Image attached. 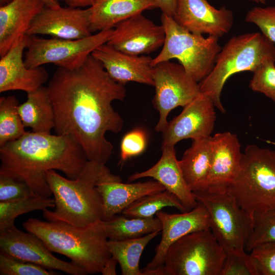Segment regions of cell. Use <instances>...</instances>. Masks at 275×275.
<instances>
[{
  "mask_svg": "<svg viewBox=\"0 0 275 275\" xmlns=\"http://www.w3.org/2000/svg\"><path fill=\"white\" fill-rule=\"evenodd\" d=\"M47 88L56 134L71 136L81 146L88 160L105 164L113 149L105 134L118 133L123 126L112 102L124 100V85L114 80L91 54L77 69L58 67Z\"/></svg>",
  "mask_w": 275,
  "mask_h": 275,
  "instance_id": "6da1fadb",
  "label": "cell"
},
{
  "mask_svg": "<svg viewBox=\"0 0 275 275\" xmlns=\"http://www.w3.org/2000/svg\"><path fill=\"white\" fill-rule=\"evenodd\" d=\"M0 159L1 170L20 177L34 195L43 197L52 195L47 171L58 170L74 179L88 160L81 146L71 136L33 131L1 147Z\"/></svg>",
  "mask_w": 275,
  "mask_h": 275,
  "instance_id": "7a4b0ae2",
  "label": "cell"
},
{
  "mask_svg": "<svg viewBox=\"0 0 275 275\" xmlns=\"http://www.w3.org/2000/svg\"><path fill=\"white\" fill-rule=\"evenodd\" d=\"M22 226L41 239L51 252L69 258L87 274L101 273L112 256L102 220L78 227L63 222L30 218Z\"/></svg>",
  "mask_w": 275,
  "mask_h": 275,
  "instance_id": "3957f363",
  "label": "cell"
},
{
  "mask_svg": "<svg viewBox=\"0 0 275 275\" xmlns=\"http://www.w3.org/2000/svg\"><path fill=\"white\" fill-rule=\"evenodd\" d=\"M103 165L88 160L74 179L63 177L56 170L47 171L45 176L55 207L53 210H43L44 217L78 227L102 220V201L96 186Z\"/></svg>",
  "mask_w": 275,
  "mask_h": 275,
  "instance_id": "277c9868",
  "label": "cell"
},
{
  "mask_svg": "<svg viewBox=\"0 0 275 275\" xmlns=\"http://www.w3.org/2000/svg\"><path fill=\"white\" fill-rule=\"evenodd\" d=\"M227 191L254 219L275 212V150L248 145Z\"/></svg>",
  "mask_w": 275,
  "mask_h": 275,
  "instance_id": "5b68a950",
  "label": "cell"
},
{
  "mask_svg": "<svg viewBox=\"0 0 275 275\" xmlns=\"http://www.w3.org/2000/svg\"><path fill=\"white\" fill-rule=\"evenodd\" d=\"M269 62H275V45L263 34L254 32L233 36L221 48L212 71L200 81V92L225 113L221 95L227 80L238 72H254Z\"/></svg>",
  "mask_w": 275,
  "mask_h": 275,
  "instance_id": "8992f818",
  "label": "cell"
},
{
  "mask_svg": "<svg viewBox=\"0 0 275 275\" xmlns=\"http://www.w3.org/2000/svg\"><path fill=\"white\" fill-rule=\"evenodd\" d=\"M161 24L165 40L152 65L177 59L186 72L197 82L202 81L212 71L221 50L218 38L192 33L179 25L173 17L162 13Z\"/></svg>",
  "mask_w": 275,
  "mask_h": 275,
  "instance_id": "52a82bcc",
  "label": "cell"
},
{
  "mask_svg": "<svg viewBox=\"0 0 275 275\" xmlns=\"http://www.w3.org/2000/svg\"><path fill=\"white\" fill-rule=\"evenodd\" d=\"M226 257L210 229L199 230L169 247L154 275H220Z\"/></svg>",
  "mask_w": 275,
  "mask_h": 275,
  "instance_id": "ba28073f",
  "label": "cell"
},
{
  "mask_svg": "<svg viewBox=\"0 0 275 275\" xmlns=\"http://www.w3.org/2000/svg\"><path fill=\"white\" fill-rule=\"evenodd\" d=\"M206 208L209 229L226 253L245 249L253 232L255 219L227 191L193 193Z\"/></svg>",
  "mask_w": 275,
  "mask_h": 275,
  "instance_id": "9c48e42d",
  "label": "cell"
},
{
  "mask_svg": "<svg viewBox=\"0 0 275 275\" xmlns=\"http://www.w3.org/2000/svg\"><path fill=\"white\" fill-rule=\"evenodd\" d=\"M113 29L98 32L81 39L67 40L53 38L44 39L28 36L24 63L28 68L46 64L73 70L80 67L93 51L106 43Z\"/></svg>",
  "mask_w": 275,
  "mask_h": 275,
  "instance_id": "30bf717a",
  "label": "cell"
},
{
  "mask_svg": "<svg viewBox=\"0 0 275 275\" xmlns=\"http://www.w3.org/2000/svg\"><path fill=\"white\" fill-rule=\"evenodd\" d=\"M152 77L155 89L153 104L159 114L155 130L162 132L171 111L178 106L184 107L200 93L199 84L181 64L170 61L153 66Z\"/></svg>",
  "mask_w": 275,
  "mask_h": 275,
  "instance_id": "8fae6325",
  "label": "cell"
},
{
  "mask_svg": "<svg viewBox=\"0 0 275 275\" xmlns=\"http://www.w3.org/2000/svg\"><path fill=\"white\" fill-rule=\"evenodd\" d=\"M0 252L50 270H58L71 275L86 272L73 263L56 257L36 235L24 232L16 226L0 233Z\"/></svg>",
  "mask_w": 275,
  "mask_h": 275,
  "instance_id": "7c38bea8",
  "label": "cell"
},
{
  "mask_svg": "<svg viewBox=\"0 0 275 275\" xmlns=\"http://www.w3.org/2000/svg\"><path fill=\"white\" fill-rule=\"evenodd\" d=\"M214 107L211 99L200 92L183 107L178 116L168 122L162 132L161 149L175 146L184 139L196 140L211 136L216 119Z\"/></svg>",
  "mask_w": 275,
  "mask_h": 275,
  "instance_id": "4fadbf2b",
  "label": "cell"
},
{
  "mask_svg": "<svg viewBox=\"0 0 275 275\" xmlns=\"http://www.w3.org/2000/svg\"><path fill=\"white\" fill-rule=\"evenodd\" d=\"M46 35L67 40L81 39L92 35L89 9L45 6L32 22L26 35Z\"/></svg>",
  "mask_w": 275,
  "mask_h": 275,
  "instance_id": "5bb4252c",
  "label": "cell"
},
{
  "mask_svg": "<svg viewBox=\"0 0 275 275\" xmlns=\"http://www.w3.org/2000/svg\"><path fill=\"white\" fill-rule=\"evenodd\" d=\"M165 37L162 24H155L140 13L116 25L106 43L124 52L140 56L162 46Z\"/></svg>",
  "mask_w": 275,
  "mask_h": 275,
  "instance_id": "9a60e30c",
  "label": "cell"
},
{
  "mask_svg": "<svg viewBox=\"0 0 275 275\" xmlns=\"http://www.w3.org/2000/svg\"><path fill=\"white\" fill-rule=\"evenodd\" d=\"M155 215L161 223V238L153 259L142 269L143 275L155 274L162 266L168 249L177 240L195 231L209 229L208 212L199 202L194 208L181 213L160 210Z\"/></svg>",
  "mask_w": 275,
  "mask_h": 275,
  "instance_id": "2e32d148",
  "label": "cell"
},
{
  "mask_svg": "<svg viewBox=\"0 0 275 275\" xmlns=\"http://www.w3.org/2000/svg\"><path fill=\"white\" fill-rule=\"evenodd\" d=\"M173 18L192 33L218 38L229 32L234 20L231 10L225 7L216 9L206 0H177Z\"/></svg>",
  "mask_w": 275,
  "mask_h": 275,
  "instance_id": "e0dca14e",
  "label": "cell"
},
{
  "mask_svg": "<svg viewBox=\"0 0 275 275\" xmlns=\"http://www.w3.org/2000/svg\"><path fill=\"white\" fill-rule=\"evenodd\" d=\"M102 201V221L109 220L138 199L149 194L166 190L156 180L124 183L122 179L112 174L103 165L96 186Z\"/></svg>",
  "mask_w": 275,
  "mask_h": 275,
  "instance_id": "ac0fdd59",
  "label": "cell"
},
{
  "mask_svg": "<svg viewBox=\"0 0 275 275\" xmlns=\"http://www.w3.org/2000/svg\"><path fill=\"white\" fill-rule=\"evenodd\" d=\"M212 160L206 188L210 193L226 191L236 177L242 152L236 134L227 131L211 136Z\"/></svg>",
  "mask_w": 275,
  "mask_h": 275,
  "instance_id": "d6986e66",
  "label": "cell"
},
{
  "mask_svg": "<svg viewBox=\"0 0 275 275\" xmlns=\"http://www.w3.org/2000/svg\"><path fill=\"white\" fill-rule=\"evenodd\" d=\"M91 55L103 65L109 76L123 85L133 81L154 86L152 58L144 55H133L103 44Z\"/></svg>",
  "mask_w": 275,
  "mask_h": 275,
  "instance_id": "ffe728a7",
  "label": "cell"
},
{
  "mask_svg": "<svg viewBox=\"0 0 275 275\" xmlns=\"http://www.w3.org/2000/svg\"><path fill=\"white\" fill-rule=\"evenodd\" d=\"M29 36H24L0 60V92L21 90L26 93L36 90L48 78L47 71L42 66L27 67L22 59L26 49Z\"/></svg>",
  "mask_w": 275,
  "mask_h": 275,
  "instance_id": "44dd1931",
  "label": "cell"
},
{
  "mask_svg": "<svg viewBox=\"0 0 275 275\" xmlns=\"http://www.w3.org/2000/svg\"><path fill=\"white\" fill-rule=\"evenodd\" d=\"M161 151L160 159L154 166L146 171L130 175L128 181L152 178L174 195L187 211H189L197 206L198 202L185 181L176 158L175 146H167L161 148Z\"/></svg>",
  "mask_w": 275,
  "mask_h": 275,
  "instance_id": "7402d4cb",
  "label": "cell"
},
{
  "mask_svg": "<svg viewBox=\"0 0 275 275\" xmlns=\"http://www.w3.org/2000/svg\"><path fill=\"white\" fill-rule=\"evenodd\" d=\"M42 0H14L0 7V56L24 36L36 15L44 8Z\"/></svg>",
  "mask_w": 275,
  "mask_h": 275,
  "instance_id": "603a6c76",
  "label": "cell"
},
{
  "mask_svg": "<svg viewBox=\"0 0 275 275\" xmlns=\"http://www.w3.org/2000/svg\"><path fill=\"white\" fill-rule=\"evenodd\" d=\"M155 8L154 0H94L88 8L92 32L113 29L129 17Z\"/></svg>",
  "mask_w": 275,
  "mask_h": 275,
  "instance_id": "cb8c5ba5",
  "label": "cell"
},
{
  "mask_svg": "<svg viewBox=\"0 0 275 275\" xmlns=\"http://www.w3.org/2000/svg\"><path fill=\"white\" fill-rule=\"evenodd\" d=\"M212 160L211 136L193 140L178 160L185 181L193 192L204 191Z\"/></svg>",
  "mask_w": 275,
  "mask_h": 275,
  "instance_id": "d4e9b609",
  "label": "cell"
},
{
  "mask_svg": "<svg viewBox=\"0 0 275 275\" xmlns=\"http://www.w3.org/2000/svg\"><path fill=\"white\" fill-rule=\"evenodd\" d=\"M18 111L25 128L44 133H50L54 129V112L47 87L42 86L28 93L27 99L19 104Z\"/></svg>",
  "mask_w": 275,
  "mask_h": 275,
  "instance_id": "484cf974",
  "label": "cell"
},
{
  "mask_svg": "<svg viewBox=\"0 0 275 275\" xmlns=\"http://www.w3.org/2000/svg\"><path fill=\"white\" fill-rule=\"evenodd\" d=\"M160 231H156L140 237L123 240H108V245L111 255L118 261L122 275H143L139 267L142 253Z\"/></svg>",
  "mask_w": 275,
  "mask_h": 275,
  "instance_id": "4316f807",
  "label": "cell"
},
{
  "mask_svg": "<svg viewBox=\"0 0 275 275\" xmlns=\"http://www.w3.org/2000/svg\"><path fill=\"white\" fill-rule=\"evenodd\" d=\"M108 240H123L142 237L153 232L161 231L158 218L130 217L123 214L103 221Z\"/></svg>",
  "mask_w": 275,
  "mask_h": 275,
  "instance_id": "83f0119b",
  "label": "cell"
},
{
  "mask_svg": "<svg viewBox=\"0 0 275 275\" xmlns=\"http://www.w3.org/2000/svg\"><path fill=\"white\" fill-rule=\"evenodd\" d=\"M53 199L34 195L13 200L0 202V233L14 227L18 216L34 210L54 208Z\"/></svg>",
  "mask_w": 275,
  "mask_h": 275,
  "instance_id": "f1b7e54d",
  "label": "cell"
},
{
  "mask_svg": "<svg viewBox=\"0 0 275 275\" xmlns=\"http://www.w3.org/2000/svg\"><path fill=\"white\" fill-rule=\"evenodd\" d=\"M175 207L187 211L179 199L167 190L143 196L132 202L122 211L130 217L151 218L164 207Z\"/></svg>",
  "mask_w": 275,
  "mask_h": 275,
  "instance_id": "f546056e",
  "label": "cell"
},
{
  "mask_svg": "<svg viewBox=\"0 0 275 275\" xmlns=\"http://www.w3.org/2000/svg\"><path fill=\"white\" fill-rule=\"evenodd\" d=\"M19 105L14 95L0 98V147L26 132L19 113Z\"/></svg>",
  "mask_w": 275,
  "mask_h": 275,
  "instance_id": "4dcf8cb0",
  "label": "cell"
},
{
  "mask_svg": "<svg viewBox=\"0 0 275 275\" xmlns=\"http://www.w3.org/2000/svg\"><path fill=\"white\" fill-rule=\"evenodd\" d=\"M220 275H259L256 262L245 250L226 253Z\"/></svg>",
  "mask_w": 275,
  "mask_h": 275,
  "instance_id": "1f68e13d",
  "label": "cell"
},
{
  "mask_svg": "<svg viewBox=\"0 0 275 275\" xmlns=\"http://www.w3.org/2000/svg\"><path fill=\"white\" fill-rule=\"evenodd\" d=\"M1 275H56L50 270L0 252Z\"/></svg>",
  "mask_w": 275,
  "mask_h": 275,
  "instance_id": "d6a6232c",
  "label": "cell"
},
{
  "mask_svg": "<svg viewBox=\"0 0 275 275\" xmlns=\"http://www.w3.org/2000/svg\"><path fill=\"white\" fill-rule=\"evenodd\" d=\"M33 195L24 179L11 172L0 170V202Z\"/></svg>",
  "mask_w": 275,
  "mask_h": 275,
  "instance_id": "836d02e7",
  "label": "cell"
},
{
  "mask_svg": "<svg viewBox=\"0 0 275 275\" xmlns=\"http://www.w3.org/2000/svg\"><path fill=\"white\" fill-rule=\"evenodd\" d=\"M275 62L266 63L254 72L250 84V88L261 93L275 102Z\"/></svg>",
  "mask_w": 275,
  "mask_h": 275,
  "instance_id": "e575fe53",
  "label": "cell"
},
{
  "mask_svg": "<svg viewBox=\"0 0 275 275\" xmlns=\"http://www.w3.org/2000/svg\"><path fill=\"white\" fill-rule=\"evenodd\" d=\"M245 21L257 25L275 45V6L254 7L248 11Z\"/></svg>",
  "mask_w": 275,
  "mask_h": 275,
  "instance_id": "d590c367",
  "label": "cell"
},
{
  "mask_svg": "<svg viewBox=\"0 0 275 275\" xmlns=\"http://www.w3.org/2000/svg\"><path fill=\"white\" fill-rule=\"evenodd\" d=\"M253 232L245 247L250 252L256 245L266 242H275V212L255 218Z\"/></svg>",
  "mask_w": 275,
  "mask_h": 275,
  "instance_id": "8d00e7d4",
  "label": "cell"
},
{
  "mask_svg": "<svg viewBox=\"0 0 275 275\" xmlns=\"http://www.w3.org/2000/svg\"><path fill=\"white\" fill-rule=\"evenodd\" d=\"M259 275H275V242H266L254 246L250 252Z\"/></svg>",
  "mask_w": 275,
  "mask_h": 275,
  "instance_id": "74e56055",
  "label": "cell"
},
{
  "mask_svg": "<svg viewBox=\"0 0 275 275\" xmlns=\"http://www.w3.org/2000/svg\"><path fill=\"white\" fill-rule=\"evenodd\" d=\"M147 146V137L141 129H135L127 133L120 144V158L122 161L142 153Z\"/></svg>",
  "mask_w": 275,
  "mask_h": 275,
  "instance_id": "f35d334b",
  "label": "cell"
},
{
  "mask_svg": "<svg viewBox=\"0 0 275 275\" xmlns=\"http://www.w3.org/2000/svg\"><path fill=\"white\" fill-rule=\"evenodd\" d=\"M163 14L168 16H174L177 7V0H154Z\"/></svg>",
  "mask_w": 275,
  "mask_h": 275,
  "instance_id": "ab89813d",
  "label": "cell"
},
{
  "mask_svg": "<svg viewBox=\"0 0 275 275\" xmlns=\"http://www.w3.org/2000/svg\"><path fill=\"white\" fill-rule=\"evenodd\" d=\"M117 260L112 256L106 261L101 272L102 275H116Z\"/></svg>",
  "mask_w": 275,
  "mask_h": 275,
  "instance_id": "60d3db41",
  "label": "cell"
},
{
  "mask_svg": "<svg viewBox=\"0 0 275 275\" xmlns=\"http://www.w3.org/2000/svg\"><path fill=\"white\" fill-rule=\"evenodd\" d=\"M94 0H63L70 7L81 8L91 6Z\"/></svg>",
  "mask_w": 275,
  "mask_h": 275,
  "instance_id": "b9f144b4",
  "label": "cell"
},
{
  "mask_svg": "<svg viewBox=\"0 0 275 275\" xmlns=\"http://www.w3.org/2000/svg\"><path fill=\"white\" fill-rule=\"evenodd\" d=\"M45 4V6L55 8L60 6V1L63 0H42Z\"/></svg>",
  "mask_w": 275,
  "mask_h": 275,
  "instance_id": "7bdbcfd3",
  "label": "cell"
},
{
  "mask_svg": "<svg viewBox=\"0 0 275 275\" xmlns=\"http://www.w3.org/2000/svg\"><path fill=\"white\" fill-rule=\"evenodd\" d=\"M14 0H0V7L6 5Z\"/></svg>",
  "mask_w": 275,
  "mask_h": 275,
  "instance_id": "ee69618b",
  "label": "cell"
},
{
  "mask_svg": "<svg viewBox=\"0 0 275 275\" xmlns=\"http://www.w3.org/2000/svg\"><path fill=\"white\" fill-rule=\"evenodd\" d=\"M250 2H254L257 4H265L266 0H246Z\"/></svg>",
  "mask_w": 275,
  "mask_h": 275,
  "instance_id": "f6af8a7d",
  "label": "cell"
}]
</instances>
